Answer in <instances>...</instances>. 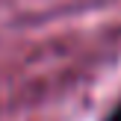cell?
<instances>
[{"label": "cell", "mask_w": 121, "mask_h": 121, "mask_svg": "<svg viewBox=\"0 0 121 121\" xmlns=\"http://www.w3.org/2000/svg\"><path fill=\"white\" fill-rule=\"evenodd\" d=\"M109 121H121V109H118V112H115V115H112Z\"/></svg>", "instance_id": "1"}]
</instances>
